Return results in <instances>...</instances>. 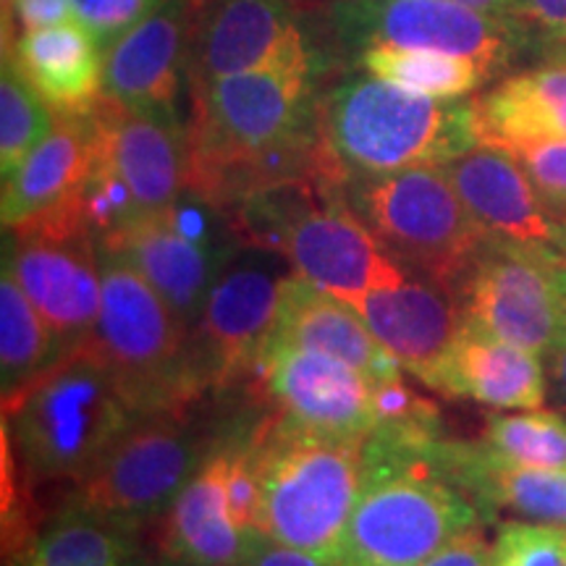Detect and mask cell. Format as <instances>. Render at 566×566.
I'll return each mask as SVG.
<instances>
[{"mask_svg":"<svg viewBox=\"0 0 566 566\" xmlns=\"http://www.w3.org/2000/svg\"><path fill=\"white\" fill-rule=\"evenodd\" d=\"M342 195L396 263L454 294L491 242L443 166L352 179Z\"/></svg>","mask_w":566,"mask_h":566,"instance_id":"obj_6","label":"cell"},{"mask_svg":"<svg viewBox=\"0 0 566 566\" xmlns=\"http://www.w3.org/2000/svg\"><path fill=\"white\" fill-rule=\"evenodd\" d=\"M357 63L378 80L438 101H459L491 80L475 61L424 48L373 45L359 53Z\"/></svg>","mask_w":566,"mask_h":566,"instance_id":"obj_29","label":"cell"},{"mask_svg":"<svg viewBox=\"0 0 566 566\" xmlns=\"http://www.w3.org/2000/svg\"><path fill=\"white\" fill-rule=\"evenodd\" d=\"M221 221V210L187 189L171 210L142 218L101 247L124 254L192 334L205 296L242 244L223 237Z\"/></svg>","mask_w":566,"mask_h":566,"instance_id":"obj_13","label":"cell"},{"mask_svg":"<svg viewBox=\"0 0 566 566\" xmlns=\"http://www.w3.org/2000/svg\"><path fill=\"white\" fill-rule=\"evenodd\" d=\"M3 59L59 116H82L101 103L105 51L76 19L19 34Z\"/></svg>","mask_w":566,"mask_h":566,"instance_id":"obj_24","label":"cell"},{"mask_svg":"<svg viewBox=\"0 0 566 566\" xmlns=\"http://www.w3.org/2000/svg\"><path fill=\"white\" fill-rule=\"evenodd\" d=\"M321 137L344 181L446 166L478 145L472 101H438L367 71L321 90Z\"/></svg>","mask_w":566,"mask_h":566,"instance_id":"obj_3","label":"cell"},{"mask_svg":"<svg viewBox=\"0 0 566 566\" xmlns=\"http://www.w3.org/2000/svg\"><path fill=\"white\" fill-rule=\"evenodd\" d=\"M509 21L541 48L543 42L566 38V0H512Z\"/></svg>","mask_w":566,"mask_h":566,"instance_id":"obj_35","label":"cell"},{"mask_svg":"<svg viewBox=\"0 0 566 566\" xmlns=\"http://www.w3.org/2000/svg\"><path fill=\"white\" fill-rule=\"evenodd\" d=\"M163 0H71V9L80 24L95 34L103 51L116 45L132 27L150 17Z\"/></svg>","mask_w":566,"mask_h":566,"instance_id":"obj_34","label":"cell"},{"mask_svg":"<svg viewBox=\"0 0 566 566\" xmlns=\"http://www.w3.org/2000/svg\"><path fill=\"white\" fill-rule=\"evenodd\" d=\"M433 391L493 409H541L548 396V370L541 354L464 323Z\"/></svg>","mask_w":566,"mask_h":566,"instance_id":"obj_23","label":"cell"},{"mask_svg":"<svg viewBox=\"0 0 566 566\" xmlns=\"http://www.w3.org/2000/svg\"><path fill=\"white\" fill-rule=\"evenodd\" d=\"M315 0H195L189 92L254 69L328 66Z\"/></svg>","mask_w":566,"mask_h":566,"instance_id":"obj_10","label":"cell"},{"mask_svg":"<svg viewBox=\"0 0 566 566\" xmlns=\"http://www.w3.org/2000/svg\"><path fill=\"white\" fill-rule=\"evenodd\" d=\"M354 310L401 370L428 388H436L467 323L459 294L415 273L365 294Z\"/></svg>","mask_w":566,"mask_h":566,"instance_id":"obj_18","label":"cell"},{"mask_svg":"<svg viewBox=\"0 0 566 566\" xmlns=\"http://www.w3.org/2000/svg\"><path fill=\"white\" fill-rule=\"evenodd\" d=\"M252 384L275 412L328 436L363 438L380 428V384L331 354L271 344L254 367Z\"/></svg>","mask_w":566,"mask_h":566,"instance_id":"obj_14","label":"cell"},{"mask_svg":"<svg viewBox=\"0 0 566 566\" xmlns=\"http://www.w3.org/2000/svg\"><path fill=\"white\" fill-rule=\"evenodd\" d=\"M150 566H181V564H176V562H171V558H163L160 564H150Z\"/></svg>","mask_w":566,"mask_h":566,"instance_id":"obj_43","label":"cell"},{"mask_svg":"<svg viewBox=\"0 0 566 566\" xmlns=\"http://www.w3.org/2000/svg\"><path fill=\"white\" fill-rule=\"evenodd\" d=\"M315 24L331 63L357 61L373 45H399L462 55L495 76L533 45L512 21L457 0H315Z\"/></svg>","mask_w":566,"mask_h":566,"instance_id":"obj_7","label":"cell"},{"mask_svg":"<svg viewBox=\"0 0 566 566\" xmlns=\"http://www.w3.org/2000/svg\"><path fill=\"white\" fill-rule=\"evenodd\" d=\"M537 51H541L543 61H546V63H566V38L543 42Z\"/></svg>","mask_w":566,"mask_h":566,"instance_id":"obj_41","label":"cell"},{"mask_svg":"<svg viewBox=\"0 0 566 566\" xmlns=\"http://www.w3.org/2000/svg\"><path fill=\"white\" fill-rule=\"evenodd\" d=\"M459 300L470 325L546 357L566 331V254L491 239Z\"/></svg>","mask_w":566,"mask_h":566,"instance_id":"obj_12","label":"cell"},{"mask_svg":"<svg viewBox=\"0 0 566 566\" xmlns=\"http://www.w3.org/2000/svg\"><path fill=\"white\" fill-rule=\"evenodd\" d=\"M279 252L300 275L354 307L365 294L407 279L363 218L346 205L342 189L310 202L283 233Z\"/></svg>","mask_w":566,"mask_h":566,"instance_id":"obj_15","label":"cell"},{"mask_svg":"<svg viewBox=\"0 0 566 566\" xmlns=\"http://www.w3.org/2000/svg\"><path fill=\"white\" fill-rule=\"evenodd\" d=\"M195 0H163L105 53L103 97L129 111L181 116L189 87Z\"/></svg>","mask_w":566,"mask_h":566,"instance_id":"obj_17","label":"cell"},{"mask_svg":"<svg viewBox=\"0 0 566 566\" xmlns=\"http://www.w3.org/2000/svg\"><path fill=\"white\" fill-rule=\"evenodd\" d=\"M509 155H514L525 168L548 216L566 229V139L543 142Z\"/></svg>","mask_w":566,"mask_h":566,"instance_id":"obj_33","label":"cell"},{"mask_svg":"<svg viewBox=\"0 0 566 566\" xmlns=\"http://www.w3.org/2000/svg\"><path fill=\"white\" fill-rule=\"evenodd\" d=\"M292 265L281 252L239 244L210 286L189 342L205 391L252 380L271 344Z\"/></svg>","mask_w":566,"mask_h":566,"instance_id":"obj_9","label":"cell"},{"mask_svg":"<svg viewBox=\"0 0 566 566\" xmlns=\"http://www.w3.org/2000/svg\"><path fill=\"white\" fill-rule=\"evenodd\" d=\"M239 566H334V564L304 554V551L283 546V543H275L268 535L254 530L250 535V546H247V554Z\"/></svg>","mask_w":566,"mask_h":566,"instance_id":"obj_38","label":"cell"},{"mask_svg":"<svg viewBox=\"0 0 566 566\" xmlns=\"http://www.w3.org/2000/svg\"><path fill=\"white\" fill-rule=\"evenodd\" d=\"M457 3L470 6L480 13H488V17H499L509 21V11H512V0H457Z\"/></svg>","mask_w":566,"mask_h":566,"instance_id":"obj_40","label":"cell"},{"mask_svg":"<svg viewBox=\"0 0 566 566\" xmlns=\"http://www.w3.org/2000/svg\"><path fill=\"white\" fill-rule=\"evenodd\" d=\"M441 428L384 424L365 443V478L338 566H420L480 527L475 501L438 464Z\"/></svg>","mask_w":566,"mask_h":566,"instance_id":"obj_1","label":"cell"},{"mask_svg":"<svg viewBox=\"0 0 566 566\" xmlns=\"http://www.w3.org/2000/svg\"><path fill=\"white\" fill-rule=\"evenodd\" d=\"M491 562L493 543L485 537L483 527H472L464 535L446 543L430 558H424L420 566H491Z\"/></svg>","mask_w":566,"mask_h":566,"instance_id":"obj_37","label":"cell"},{"mask_svg":"<svg viewBox=\"0 0 566 566\" xmlns=\"http://www.w3.org/2000/svg\"><path fill=\"white\" fill-rule=\"evenodd\" d=\"M97 160L124 187L137 221L171 210L187 192L189 126L174 113L129 111L105 101L92 108Z\"/></svg>","mask_w":566,"mask_h":566,"instance_id":"obj_16","label":"cell"},{"mask_svg":"<svg viewBox=\"0 0 566 566\" xmlns=\"http://www.w3.org/2000/svg\"><path fill=\"white\" fill-rule=\"evenodd\" d=\"M13 3H17V0H3V19H9L11 17V9H13Z\"/></svg>","mask_w":566,"mask_h":566,"instance_id":"obj_42","label":"cell"},{"mask_svg":"<svg viewBox=\"0 0 566 566\" xmlns=\"http://www.w3.org/2000/svg\"><path fill=\"white\" fill-rule=\"evenodd\" d=\"M63 344L48 328L38 307L24 294L11 271L3 268L0 281V388H3V405L19 396L27 386L59 363Z\"/></svg>","mask_w":566,"mask_h":566,"instance_id":"obj_28","label":"cell"},{"mask_svg":"<svg viewBox=\"0 0 566 566\" xmlns=\"http://www.w3.org/2000/svg\"><path fill=\"white\" fill-rule=\"evenodd\" d=\"M103 304L90 349L139 417L189 412L205 394L189 331L124 254L101 247Z\"/></svg>","mask_w":566,"mask_h":566,"instance_id":"obj_5","label":"cell"},{"mask_svg":"<svg viewBox=\"0 0 566 566\" xmlns=\"http://www.w3.org/2000/svg\"><path fill=\"white\" fill-rule=\"evenodd\" d=\"M250 535L229 506V438L212 443L202 464L163 514V558L181 566H239Z\"/></svg>","mask_w":566,"mask_h":566,"instance_id":"obj_22","label":"cell"},{"mask_svg":"<svg viewBox=\"0 0 566 566\" xmlns=\"http://www.w3.org/2000/svg\"><path fill=\"white\" fill-rule=\"evenodd\" d=\"M483 443L514 464L566 470V415L541 407L485 417Z\"/></svg>","mask_w":566,"mask_h":566,"instance_id":"obj_30","label":"cell"},{"mask_svg":"<svg viewBox=\"0 0 566 566\" xmlns=\"http://www.w3.org/2000/svg\"><path fill=\"white\" fill-rule=\"evenodd\" d=\"M95 158L97 126L92 111L59 116L53 132L3 179V229L13 231L84 210V189Z\"/></svg>","mask_w":566,"mask_h":566,"instance_id":"obj_20","label":"cell"},{"mask_svg":"<svg viewBox=\"0 0 566 566\" xmlns=\"http://www.w3.org/2000/svg\"><path fill=\"white\" fill-rule=\"evenodd\" d=\"M6 566H139L129 530L69 504Z\"/></svg>","mask_w":566,"mask_h":566,"instance_id":"obj_27","label":"cell"},{"mask_svg":"<svg viewBox=\"0 0 566 566\" xmlns=\"http://www.w3.org/2000/svg\"><path fill=\"white\" fill-rule=\"evenodd\" d=\"M137 417L113 375L84 346L63 354L3 405V428L30 483H80Z\"/></svg>","mask_w":566,"mask_h":566,"instance_id":"obj_4","label":"cell"},{"mask_svg":"<svg viewBox=\"0 0 566 566\" xmlns=\"http://www.w3.org/2000/svg\"><path fill=\"white\" fill-rule=\"evenodd\" d=\"M71 19H76L71 0H17L11 17L3 19V51H9L19 34L63 24Z\"/></svg>","mask_w":566,"mask_h":566,"instance_id":"obj_36","label":"cell"},{"mask_svg":"<svg viewBox=\"0 0 566 566\" xmlns=\"http://www.w3.org/2000/svg\"><path fill=\"white\" fill-rule=\"evenodd\" d=\"M546 370H548V384L554 386L556 399L562 401L566 412V331L558 336V342L551 346L546 354Z\"/></svg>","mask_w":566,"mask_h":566,"instance_id":"obj_39","label":"cell"},{"mask_svg":"<svg viewBox=\"0 0 566 566\" xmlns=\"http://www.w3.org/2000/svg\"><path fill=\"white\" fill-rule=\"evenodd\" d=\"M438 464L475 501L485 522L499 514L566 530V470L522 467L483 441H438Z\"/></svg>","mask_w":566,"mask_h":566,"instance_id":"obj_21","label":"cell"},{"mask_svg":"<svg viewBox=\"0 0 566 566\" xmlns=\"http://www.w3.org/2000/svg\"><path fill=\"white\" fill-rule=\"evenodd\" d=\"M478 145L504 153L566 139V63L520 71L472 101Z\"/></svg>","mask_w":566,"mask_h":566,"instance_id":"obj_26","label":"cell"},{"mask_svg":"<svg viewBox=\"0 0 566 566\" xmlns=\"http://www.w3.org/2000/svg\"><path fill=\"white\" fill-rule=\"evenodd\" d=\"M491 566H566V530L537 522H501Z\"/></svg>","mask_w":566,"mask_h":566,"instance_id":"obj_32","label":"cell"},{"mask_svg":"<svg viewBox=\"0 0 566 566\" xmlns=\"http://www.w3.org/2000/svg\"><path fill=\"white\" fill-rule=\"evenodd\" d=\"M271 344H292L331 354L378 380L401 378L405 373L373 336L357 310L294 273L283 286L279 323Z\"/></svg>","mask_w":566,"mask_h":566,"instance_id":"obj_25","label":"cell"},{"mask_svg":"<svg viewBox=\"0 0 566 566\" xmlns=\"http://www.w3.org/2000/svg\"><path fill=\"white\" fill-rule=\"evenodd\" d=\"M208 451L189 412L137 417L76 483L71 504L134 533L171 509Z\"/></svg>","mask_w":566,"mask_h":566,"instance_id":"obj_8","label":"cell"},{"mask_svg":"<svg viewBox=\"0 0 566 566\" xmlns=\"http://www.w3.org/2000/svg\"><path fill=\"white\" fill-rule=\"evenodd\" d=\"M467 210L495 242L566 254V229L548 216L514 155L475 145L443 166Z\"/></svg>","mask_w":566,"mask_h":566,"instance_id":"obj_19","label":"cell"},{"mask_svg":"<svg viewBox=\"0 0 566 566\" xmlns=\"http://www.w3.org/2000/svg\"><path fill=\"white\" fill-rule=\"evenodd\" d=\"M258 533L338 566L365 478L363 438L328 436L273 412L254 424Z\"/></svg>","mask_w":566,"mask_h":566,"instance_id":"obj_2","label":"cell"},{"mask_svg":"<svg viewBox=\"0 0 566 566\" xmlns=\"http://www.w3.org/2000/svg\"><path fill=\"white\" fill-rule=\"evenodd\" d=\"M59 113L3 59L0 74V174L9 176L53 132Z\"/></svg>","mask_w":566,"mask_h":566,"instance_id":"obj_31","label":"cell"},{"mask_svg":"<svg viewBox=\"0 0 566 566\" xmlns=\"http://www.w3.org/2000/svg\"><path fill=\"white\" fill-rule=\"evenodd\" d=\"M9 233L3 268L63 349H82L95 334L103 304V254L87 212H66Z\"/></svg>","mask_w":566,"mask_h":566,"instance_id":"obj_11","label":"cell"}]
</instances>
